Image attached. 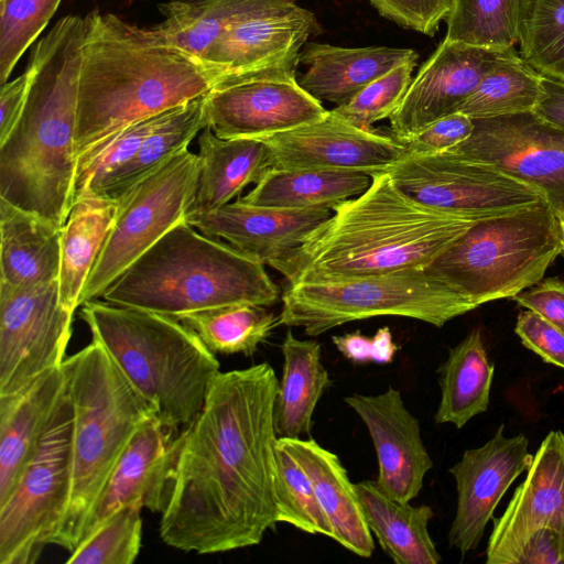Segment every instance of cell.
Returning a JSON list of instances; mask_svg holds the SVG:
<instances>
[{"mask_svg": "<svg viewBox=\"0 0 564 564\" xmlns=\"http://www.w3.org/2000/svg\"><path fill=\"white\" fill-rule=\"evenodd\" d=\"M267 362L219 372L183 434L160 536L184 552L216 554L259 544L274 529L273 405Z\"/></svg>", "mask_w": 564, "mask_h": 564, "instance_id": "6da1fadb", "label": "cell"}, {"mask_svg": "<svg viewBox=\"0 0 564 564\" xmlns=\"http://www.w3.org/2000/svg\"><path fill=\"white\" fill-rule=\"evenodd\" d=\"M78 84L75 154L137 121L207 95L220 73L154 26L87 14Z\"/></svg>", "mask_w": 564, "mask_h": 564, "instance_id": "7a4b0ae2", "label": "cell"}, {"mask_svg": "<svg viewBox=\"0 0 564 564\" xmlns=\"http://www.w3.org/2000/svg\"><path fill=\"white\" fill-rule=\"evenodd\" d=\"M88 17L66 15L35 44L23 112L0 142V198L62 228L74 204L78 84Z\"/></svg>", "mask_w": 564, "mask_h": 564, "instance_id": "3957f363", "label": "cell"}, {"mask_svg": "<svg viewBox=\"0 0 564 564\" xmlns=\"http://www.w3.org/2000/svg\"><path fill=\"white\" fill-rule=\"evenodd\" d=\"M475 223L423 205L382 172L271 268L288 284L427 268Z\"/></svg>", "mask_w": 564, "mask_h": 564, "instance_id": "277c9868", "label": "cell"}, {"mask_svg": "<svg viewBox=\"0 0 564 564\" xmlns=\"http://www.w3.org/2000/svg\"><path fill=\"white\" fill-rule=\"evenodd\" d=\"M100 299L177 318L232 304L270 306L279 289L264 264L185 219L131 263Z\"/></svg>", "mask_w": 564, "mask_h": 564, "instance_id": "5b68a950", "label": "cell"}, {"mask_svg": "<svg viewBox=\"0 0 564 564\" xmlns=\"http://www.w3.org/2000/svg\"><path fill=\"white\" fill-rule=\"evenodd\" d=\"M80 316L122 372L155 409L156 417L183 435L200 413L220 372L215 354L180 319L96 299Z\"/></svg>", "mask_w": 564, "mask_h": 564, "instance_id": "8992f818", "label": "cell"}, {"mask_svg": "<svg viewBox=\"0 0 564 564\" xmlns=\"http://www.w3.org/2000/svg\"><path fill=\"white\" fill-rule=\"evenodd\" d=\"M73 409L72 482L55 545L74 552L84 523L128 444L155 409L96 340L65 358Z\"/></svg>", "mask_w": 564, "mask_h": 564, "instance_id": "52a82bcc", "label": "cell"}, {"mask_svg": "<svg viewBox=\"0 0 564 564\" xmlns=\"http://www.w3.org/2000/svg\"><path fill=\"white\" fill-rule=\"evenodd\" d=\"M562 249L561 221L542 200L476 221L426 269L454 291L468 313L539 283Z\"/></svg>", "mask_w": 564, "mask_h": 564, "instance_id": "ba28073f", "label": "cell"}, {"mask_svg": "<svg viewBox=\"0 0 564 564\" xmlns=\"http://www.w3.org/2000/svg\"><path fill=\"white\" fill-rule=\"evenodd\" d=\"M454 291L426 268L339 280L289 283L279 325L316 337L343 324L378 316L414 318L436 327L466 314Z\"/></svg>", "mask_w": 564, "mask_h": 564, "instance_id": "9c48e42d", "label": "cell"}, {"mask_svg": "<svg viewBox=\"0 0 564 564\" xmlns=\"http://www.w3.org/2000/svg\"><path fill=\"white\" fill-rule=\"evenodd\" d=\"M72 435L66 390L36 451L0 503V564H33L54 543L70 494Z\"/></svg>", "mask_w": 564, "mask_h": 564, "instance_id": "30bf717a", "label": "cell"}, {"mask_svg": "<svg viewBox=\"0 0 564 564\" xmlns=\"http://www.w3.org/2000/svg\"><path fill=\"white\" fill-rule=\"evenodd\" d=\"M198 175V155L185 149L118 200L116 220L83 290L80 305L100 299L131 263L186 219Z\"/></svg>", "mask_w": 564, "mask_h": 564, "instance_id": "8fae6325", "label": "cell"}, {"mask_svg": "<svg viewBox=\"0 0 564 564\" xmlns=\"http://www.w3.org/2000/svg\"><path fill=\"white\" fill-rule=\"evenodd\" d=\"M387 172L415 200L473 221L508 215L544 200L531 186L505 172L449 152L406 153Z\"/></svg>", "mask_w": 564, "mask_h": 564, "instance_id": "7c38bea8", "label": "cell"}, {"mask_svg": "<svg viewBox=\"0 0 564 564\" xmlns=\"http://www.w3.org/2000/svg\"><path fill=\"white\" fill-rule=\"evenodd\" d=\"M445 152L525 183L564 220V129L533 111L479 119L468 139Z\"/></svg>", "mask_w": 564, "mask_h": 564, "instance_id": "4fadbf2b", "label": "cell"}, {"mask_svg": "<svg viewBox=\"0 0 564 564\" xmlns=\"http://www.w3.org/2000/svg\"><path fill=\"white\" fill-rule=\"evenodd\" d=\"M73 315L59 302L58 280L31 289L0 286V395L63 365Z\"/></svg>", "mask_w": 564, "mask_h": 564, "instance_id": "5bb4252c", "label": "cell"}, {"mask_svg": "<svg viewBox=\"0 0 564 564\" xmlns=\"http://www.w3.org/2000/svg\"><path fill=\"white\" fill-rule=\"evenodd\" d=\"M294 72L267 74L213 88L205 97L207 127L223 139H262L327 113Z\"/></svg>", "mask_w": 564, "mask_h": 564, "instance_id": "9a60e30c", "label": "cell"}, {"mask_svg": "<svg viewBox=\"0 0 564 564\" xmlns=\"http://www.w3.org/2000/svg\"><path fill=\"white\" fill-rule=\"evenodd\" d=\"M260 140L270 150L272 167L281 170H334L373 176L387 172L408 153L393 135L359 128L333 110Z\"/></svg>", "mask_w": 564, "mask_h": 564, "instance_id": "2e32d148", "label": "cell"}, {"mask_svg": "<svg viewBox=\"0 0 564 564\" xmlns=\"http://www.w3.org/2000/svg\"><path fill=\"white\" fill-rule=\"evenodd\" d=\"M514 53V47L491 48L444 39L390 116L392 135L405 143L432 122L458 111L484 76Z\"/></svg>", "mask_w": 564, "mask_h": 564, "instance_id": "e0dca14e", "label": "cell"}, {"mask_svg": "<svg viewBox=\"0 0 564 564\" xmlns=\"http://www.w3.org/2000/svg\"><path fill=\"white\" fill-rule=\"evenodd\" d=\"M500 424L484 445L466 449L448 471L455 479L457 507L448 544L465 556L476 550L500 499L530 467L533 455L524 434L507 437Z\"/></svg>", "mask_w": 564, "mask_h": 564, "instance_id": "ac0fdd59", "label": "cell"}, {"mask_svg": "<svg viewBox=\"0 0 564 564\" xmlns=\"http://www.w3.org/2000/svg\"><path fill=\"white\" fill-rule=\"evenodd\" d=\"M316 32L315 15L293 3L230 25L204 61L220 73L215 87L272 73H296L301 51Z\"/></svg>", "mask_w": 564, "mask_h": 564, "instance_id": "d6986e66", "label": "cell"}, {"mask_svg": "<svg viewBox=\"0 0 564 564\" xmlns=\"http://www.w3.org/2000/svg\"><path fill=\"white\" fill-rule=\"evenodd\" d=\"M182 436L156 416L140 427L96 499L82 529L79 545L122 507L163 512Z\"/></svg>", "mask_w": 564, "mask_h": 564, "instance_id": "ffe728a7", "label": "cell"}, {"mask_svg": "<svg viewBox=\"0 0 564 564\" xmlns=\"http://www.w3.org/2000/svg\"><path fill=\"white\" fill-rule=\"evenodd\" d=\"M346 404L366 425L378 458L379 488L391 498L410 502L419 496L433 462L424 446L419 420L392 387L375 395L354 393Z\"/></svg>", "mask_w": 564, "mask_h": 564, "instance_id": "44dd1931", "label": "cell"}, {"mask_svg": "<svg viewBox=\"0 0 564 564\" xmlns=\"http://www.w3.org/2000/svg\"><path fill=\"white\" fill-rule=\"evenodd\" d=\"M330 215L329 209H284L237 199L208 213L189 215L186 221L202 234L272 267L295 251Z\"/></svg>", "mask_w": 564, "mask_h": 564, "instance_id": "7402d4cb", "label": "cell"}, {"mask_svg": "<svg viewBox=\"0 0 564 564\" xmlns=\"http://www.w3.org/2000/svg\"><path fill=\"white\" fill-rule=\"evenodd\" d=\"M486 563L500 556L536 530H552L564 539V432L551 431L533 455L524 480L505 512L495 518Z\"/></svg>", "mask_w": 564, "mask_h": 564, "instance_id": "603a6c76", "label": "cell"}, {"mask_svg": "<svg viewBox=\"0 0 564 564\" xmlns=\"http://www.w3.org/2000/svg\"><path fill=\"white\" fill-rule=\"evenodd\" d=\"M65 392L62 365L20 390L0 395V503L36 451Z\"/></svg>", "mask_w": 564, "mask_h": 564, "instance_id": "cb8c5ba5", "label": "cell"}, {"mask_svg": "<svg viewBox=\"0 0 564 564\" xmlns=\"http://www.w3.org/2000/svg\"><path fill=\"white\" fill-rule=\"evenodd\" d=\"M282 446L310 477L326 513L334 538L346 550L370 557L375 550L356 484L351 482L339 457L313 438L278 437Z\"/></svg>", "mask_w": 564, "mask_h": 564, "instance_id": "d4e9b609", "label": "cell"}, {"mask_svg": "<svg viewBox=\"0 0 564 564\" xmlns=\"http://www.w3.org/2000/svg\"><path fill=\"white\" fill-rule=\"evenodd\" d=\"M412 58H417V54L410 48L308 43L300 54V63L307 70L299 84L317 100L341 106L370 83Z\"/></svg>", "mask_w": 564, "mask_h": 564, "instance_id": "484cf974", "label": "cell"}, {"mask_svg": "<svg viewBox=\"0 0 564 564\" xmlns=\"http://www.w3.org/2000/svg\"><path fill=\"white\" fill-rule=\"evenodd\" d=\"M199 175L187 216L215 210L272 167L268 145L260 139H223L209 127L198 137Z\"/></svg>", "mask_w": 564, "mask_h": 564, "instance_id": "4316f807", "label": "cell"}, {"mask_svg": "<svg viewBox=\"0 0 564 564\" xmlns=\"http://www.w3.org/2000/svg\"><path fill=\"white\" fill-rule=\"evenodd\" d=\"M61 229L0 198V286L31 289L57 281Z\"/></svg>", "mask_w": 564, "mask_h": 564, "instance_id": "83f0119b", "label": "cell"}, {"mask_svg": "<svg viewBox=\"0 0 564 564\" xmlns=\"http://www.w3.org/2000/svg\"><path fill=\"white\" fill-rule=\"evenodd\" d=\"M282 377L273 405L278 437L310 436L318 401L332 386L322 362V347L313 339H299L288 330L281 345Z\"/></svg>", "mask_w": 564, "mask_h": 564, "instance_id": "f1b7e54d", "label": "cell"}, {"mask_svg": "<svg viewBox=\"0 0 564 564\" xmlns=\"http://www.w3.org/2000/svg\"><path fill=\"white\" fill-rule=\"evenodd\" d=\"M371 533L397 564H438L442 557L429 532L434 517L427 505L412 506L383 492L376 480L356 484Z\"/></svg>", "mask_w": 564, "mask_h": 564, "instance_id": "f546056e", "label": "cell"}, {"mask_svg": "<svg viewBox=\"0 0 564 564\" xmlns=\"http://www.w3.org/2000/svg\"><path fill=\"white\" fill-rule=\"evenodd\" d=\"M118 210L117 200L83 196L73 204L61 229L59 302L73 313L80 306V295Z\"/></svg>", "mask_w": 564, "mask_h": 564, "instance_id": "4dcf8cb0", "label": "cell"}, {"mask_svg": "<svg viewBox=\"0 0 564 564\" xmlns=\"http://www.w3.org/2000/svg\"><path fill=\"white\" fill-rule=\"evenodd\" d=\"M293 3L295 0H167L159 4L164 20L155 28L172 44L204 61L230 25Z\"/></svg>", "mask_w": 564, "mask_h": 564, "instance_id": "1f68e13d", "label": "cell"}, {"mask_svg": "<svg viewBox=\"0 0 564 564\" xmlns=\"http://www.w3.org/2000/svg\"><path fill=\"white\" fill-rule=\"evenodd\" d=\"M372 176L334 170H281L271 167L242 203L284 209H329L364 193Z\"/></svg>", "mask_w": 564, "mask_h": 564, "instance_id": "d6a6232c", "label": "cell"}, {"mask_svg": "<svg viewBox=\"0 0 564 564\" xmlns=\"http://www.w3.org/2000/svg\"><path fill=\"white\" fill-rule=\"evenodd\" d=\"M205 97L170 109L144 139L134 156L84 196L118 202L143 178L188 149L192 140L207 126Z\"/></svg>", "mask_w": 564, "mask_h": 564, "instance_id": "836d02e7", "label": "cell"}, {"mask_svg": "<svg viewBox=\"0 0 564 564\" xmlns=\"http://www.w3.org/2000/svg\"><path fill=\"white\" fill-rule=\"evenodd\" d=\"M441 400L435 412L437 424L460 429L488 410L495 365L489 360L479 328H474L438 368Z\"/></svg>", "mask_w": 564, "mask_h": 564, "instance_id": "e575fe53", "label": "cell"}, {"mask_svg": "<svg viewBox=\"0 0 564 564\" xmlns=\"http://www.w3.org/2000/svg\"><path fill=\"white\" fill-rule=\"evenodd\" d=\"M267 306L241 303L187 313L177 317L214 354L252 356L279 325Z\"/></svg>", "mask_w": 564, "mask_h": 564, "instance_id": "d590c367", "label": "cell"}, {"mask_svg": "<svg viewBox=\"0 0 564 564\" xmlns=\"http://www.w3.org/2000/svg\"><path fill=\"white\" fill-rule=\"evenodd\" d=\"M532 0H453L446 40L510 48L519 43Z\"/></svg>", "mask_w": 564, "mask_h": 564, "instance_id": "8d00e7d4", "label": "cell"}, {"mask_svg": "<svg viewBox=\"0 0 564 564\" xmlns=\"http://www.w3.org/2000/svg\"><path fill=\"white\" fill-rule=\"evenodd\" d=\"M542 94V75L517 52L484 76L458 111L473 120L533 111Z\"/></svg>", "mask_w": 564, "mask_h": 564, "instance_id": "74e56055", "label": "cell"}, {"mask_svg": "<svg viewBox=\"0 0 564 564\" xmlns=\"http://www.w3.org/2000/svg\"><path fill=\"white\" fill-rule=\"evenodd\" d=\"M273 485L278 523H289L306 533L334 538L332 524L310 477L278 442Z\"/></svg>", "mask_w": 564, "mask_h": 564, "instance_id": "f35d334b", "label": "cell"}, {"mask_svg": "<svg viewBox=\"0 0 564 564\" xmlns=\"http://www.w3.org/2000/svg\"><path fill=\"white\" fill-rule=\"evenodd\" d=\"M169 110L127 126L80 154L76 164L74 203L130 161Z\"/></svg>", "mask_w": 564, "mask_h": 564, "instance_id": "ab89813d", "label": "cell"}, {"mask_svg": "<svg viewBox=\"0 0 564 564\" xmlns=\"http://www.w3.org/2000/svg\"><path fill=\"white\" fill-rule=\"evenodd\" d=\"M519 43L536 72L564 79V0H532Z\"/></svg>", "mask_w": 564, "mask_h": 564, "instance_id": "60d3db41", "label": "cell"}, {"mask_svg": "<svg viewBox=\"0 0 564 564\" xmlns=\"http://www.w3.org/2000/svg\"><path fill=\"white\" fill-rule=\"evenodd\" d=\"M139 506L115 512L90 538L69 553L67 564H132L142 544Z\"/></svg>", "mask_w": 564, "mask_h": 564, "instance_id": "b9f144b4", "label": "cell"}, {"mask_svg": "<svg viewBox=\"0 0 564 564\" xmlns=\"http://www.w3.org/2000/svg\"><path fill=\"white\" fill-rule=\"evenodd\" d=\"M62 0H0V84L54 15Z\"/></svg>", "mask_w": 564, "mask_h": 564, "instance_id": "7bdbcfd3", "label": "cell"}, {"mask_svg": "<svg viewBox=\"0 0 564 564\" xmlns=\"http://www.w3.org/2000/svg\"><path fill=\"white\" fill-rule=\"evenodd\" d=\"M417 58L406 61L370 83L348 102L332 109L350 123L372 130V124L397 110L412 82Z\"/></svg>", "mask_w": 564, "mask_h": 564, "instance_id": "ee69618b", "label": "cell"}, {"mask_svg": "<svg viewBox=\"0 0 564 564\" xmlns=\"http://www.w3.org/2000/svg\"><path fill=\"white\" fill-rule=\"evenodd\" d=\"M379 13L404 28L433 36L453 0H369Z\"/></svg>", "mask_w": 564, "mask_h": 564, "instance_id": "f6af8a7d", "label": "cell"}, {"mask_svg": "<svg viewBox=\"0 0 564 564\" xmlns=\"http://www.w3.org/2000/svg\"><path fill=\"white\" fill-rule=\"evenodd\" d=\"M514 333L522 345L544 362L564 369V332L539 313L527 310L519 313Z\"/></svg>", "mask_w": 564, "mask_h": 564, "instance_id": "bcb514c9", "label": "cell"}, {"mask_svg": "<svg viewBox=\"0 0 564 564\" xmlns=\"http://www.w3.org/2000/svg\"><path fill=\"white\" fill-rule=\"evenodd\" d=\"M474 120L456 111L437 119L403 143L409 154H435L453 149L469 138Z\"/></svg>", "mask_w": 564, "mask_h": 564, "instance_id": "7dc6e473", "label": "cell"}, {"mask_svg": "<svg viewBox=\"0 0 564 564\" xmlns=\"http://www.w3.org/2000/svg\"><path fill=\"white\" fill-rule=\"evenodd\" d=\"M332 341L337 350L354 364H390L399 349L387 326L379 328L372 337L356 330L334 335Z\"/></svg>", "mask_w": 564, "mask_h": 564, "instance_id": "c3c4849f", "label": "cell"}, {"mask_svg": "<svg viewBox=\"0 0 564 564\" xmlns=\"http://www.w3.org/2000/svg\"><path fill=\"white\" fill-rule=\"evenodd\" d=\"M519 306L534 311L564 332V281L549 278L512 297Z\"/></svg>", "mask_w": 564, "mask_h": 564, "instance_id": "681fc988", "label": "cell"}, {"mask_svg": "<svg viewBox=\"0 0 564 564\" xmlns=\"http://www.w3.org/2000/svg\"><path fill=\"white\" fill-rule=\"evenodd\" d=\"M30 72L25 69L0 88V142L4 141L19 121L28 97Z\"/></svg>", "mask_w": 564, "mask_h": 564, "instance_id": "f907efd6", "label": "cell"}, {"mask_svg": "<svg viewBox=\"0 0 564 564\" xmlns=\"http://www.w3.org/2000/svg\"><path fill=\"white\" fill-rule=\"evenodd\" d=\"M542 97L533 112L564 129V79L542 75Z\"/></svg>", "mask_w": 564, "mask_h": 564, "instance_id": "816d5d0a", "label": "cell"}, {"mask_svg": "<svg viewBox=\"0 0 564 564\" xmlns=\"http://www.w3.org/2000/svg\"><path fill=\"white\" fill-rule=\"evenodd\" d=\"M561 228H562V236H563V249H562V253L564 256V220L561 221Z\"/></svg>", "mask_w": 564, "mask_h": 564, "instance_id": "f5cc1de1", "label": "cell"}]
</instances>
